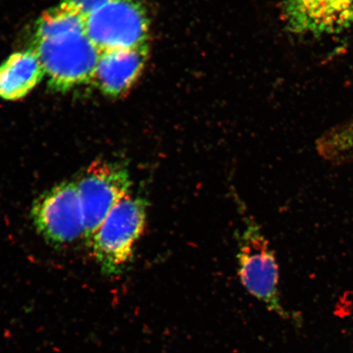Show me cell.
<instances>
[{"label": "cell", "mask_w": 353, "mask_h": 353, "mask_svg": "<svg viewBox=\"0 0 353 353\" xmlns=\"http://www.w3.org/2000/svg\"><path fill=\"white\" fill-rule=\"evenodd\" d=\"M148 202L130 195L110 212L92 237V254L105 276L121 274L131 262L147 223Z\"/></svg>", "instance_id": "obj_1"}, {"label": "cell", "mask_w": 353, "mask_h": 353, "mask_svg": "<svg viewBox=\"0 0 353 353\" xmlns=\"http://www.w3.org/2000/svg\"><path fill=\"white\" fill-rule=\"evenodd\" d=\"M236 203L244 220V229L238 235V275L241 283L269 310L285 316L288 314L281 306L278 291L279 267L274 252L244 204L238 199Z\"/></svg>", "instance_id": "obj_2"}, {"label": "cell", "mask_w": 353, "mask_h": 353, "mask_svg": "<svg viewBox=\"0 0 353 353\" xmlns=\"http://www.w3.org/2000/svg\"><path fill=\"white\" fill-rule=\"evenodd\" d=\"M37 54L52 90L63 92L92 81L100 51L86 33L33 41Z\"/></svg>", "instance_id": "obj_3"}, {"label": "cell", "mask_w": 353, "mask_h": 353, "mask_svg": "<svg viewBox=\"0 0 353 353\" xmlns=\"http://www.w3.org/2000/svg\"><path fill=\"white\" fill-rule=\"evenodd\" d=\"M81 200L87 244L110 212L130 195V171L123 163L97 161L88 165L76 181Z\"/></svg>", "instance_id": "obj_4"}, {"label": "cell", "mask_w": 353, "mask_h": 353, "mask_svg": "<svg viewBox=\"0 0 353 353\" xmlns=\"http://www.w3.org/2000/svg\"><path fill=\"white\" fill-rule=\"evenodd\" d=\"M150 19L143 0H112L86 19V34L101 51L148 44Z\"/></svg>", "instance_id": "obj_5"}, {"label": "cell", "mask_w": 353, "mask_h": 353, "mask_svg": "<svg viewBox=\"0 0 353 353\" xmlns=\"http://www.w3.org/2000/svg\"><path fill=\"white\" fill-rule=\"evenodd\" d=\"M34 226L52 245L70 244L85 233L76 181H65L44 192L32 209Z\"/></svg>", "instance_id": "obj_6"}, {"label": "cell", "mask_w": 353, "mask_h": 353, "mask_svg": "<svg viewBox=\"0 0 353 353\" xmlns=\"http://www.w3.org/2000/svg\"><path fill=\"white\" fill-rule=\"evenodd\" d=\"M285 15L290 32L336 33L353 25V0H285Z\"/></svg>", "instance_id": "obj_7"}, {"label": "cell", "mask_w": 353, "mask_h": 353, "mask_svg": "<svg viewBox=\"0 0 353 353\" xmlns=\"http://www.w3.org/2000/svg\"><path fill=\"white\" fill-rule=\"evenodd\" d=\"M148 52V44L101 51L92 81L105 96L120 98L138 81L147 63Z\"/></svg>", "instance_id": "obj_8"}, {"label": "cell", "mask_w": 353, "mask_h": 353, "mask_svg": "<svg viewBox=\"0 0 353 353\" xmlns=\"http://www.w3.org/2000/svg\"><path fill=\"white\" fill-rule=\"evenodd\" d=\"M46 74L38 56L32 50L17 52L0 65V98L23 99Z\"/></svg>", "instance_id": "obj_9"}, {"label": "cell", "mask_w": 353, "mask_h": 353, "mask_svg": "<svg viewBox=\"0 0 353 353\" xmlns=\"http://www.w3.org/2000/svg\"><path fill=\"white\" fill-rule=\"evenodd\" d=\"M74 33H86V19L60 3L43 12L35 21L33 41Z\"/></svg>", "instance_id": "obj_10"}, {"label": "cell", "mask_w": 353, "mask_h": 353, "mask_svg": "<svg viewBox=\"0 0 353 353\" xmlns=\"http://www.w3.org/2000/svg\"><path fill=\"white\" fill-rule=\"evenodd\" d=\"M316 149L321 158L332 164H353V120L326 132Z\"/></svg>", "instance_id": "obj_11"}, {"label": "cell", "mask_w": 353, "mask_h": 353, "mask_svg": "<svg viewBox=\"0 0 353 353\" xmlns=\"http://www.w3.org/2000/svg\"><path fill=\"white\" fill-rule=\"evenodd\" d=\"M112 0H61V3L77 11L83 17H90Z\"/></svg>", "instance_id": "obj_12"}]
</instances>
